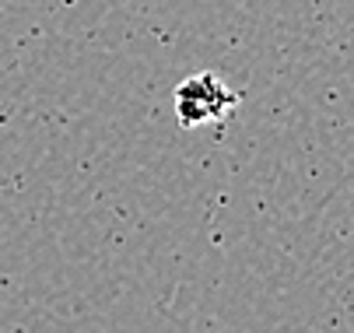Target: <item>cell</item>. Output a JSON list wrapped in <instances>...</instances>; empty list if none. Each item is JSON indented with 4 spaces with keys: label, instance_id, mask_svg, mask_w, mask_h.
<instances>
[{
    "label": "cell",
    "instance_id": "obj_1",
    "mask_svg": "<svg viewBox=\"0 0 354 333\" xmlns=\"http://www.w3.org/2000/svg\"><path fill=\"white\" fill-rule=\"evenodd\" d=\"M239 106V95L218 77V74H193L179 81L176 88V116L183 126H200V123H221L228 113Z\"/></svg>",
    "mask_w": 354,
    "mask_h": 333
}]
</instances>
